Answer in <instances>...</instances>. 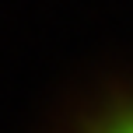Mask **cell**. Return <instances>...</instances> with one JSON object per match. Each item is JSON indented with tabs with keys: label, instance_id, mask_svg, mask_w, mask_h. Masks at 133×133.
I'll list each match as a JSON object with an SVG mask.
<instances>
[{
	"label": "cell",
	"instance_id": "cell-1",
	"mask_svg": "<svg viewBox=\"0 0 133 133\" xmlns=\"http://www.w3.org/2000/svg\"><path fill=\"white\" fill-rule=\"evenodd\" d=\"M95 133H133V105L119 109L116 116H109V119L102 123Z\"/></svg>",
	"mask_w": 133,
	"mask_h": 133
}]
</instances>
